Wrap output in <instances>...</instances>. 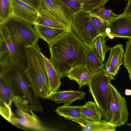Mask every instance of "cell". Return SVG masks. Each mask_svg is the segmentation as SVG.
<instances>
[{
	"label": "cell",
	"mask_w": 131,
	"mask_h": 131,
	"mask_svg": "<svg viewBox=\"0 0 131 131\" xmlns=\"http://www.w3.org/2000/svg\"><path fill=\"white\" fill-rule=\"evenodd\" d=\"M88 63L87 66L91 73L104 68L105 65L99 55L93 50L88 48L86 49Z\"/></svg>",
	"instance_id": "cell-24"
},
{
	"label": "cell",
	"mask_w": 131,
	"mask_h": 131,
	"mask_svg": "<svg viewBox=\"0 0 131 131\" xmlns=\"http://www.w3.org/2000/svg\"><path fill=\"white\" fill-rule=\"evenodd\" d=\"M123 64L128 72L131 81V39L127 41L123 58Z\"/></svg>",
	"instance_id": "cell-29"
},
{
	"label": "cell",
	"mask_w": 131,
	"mask_h": 131,
	"mask_svg": "<svg viewBox=\"0 0 131 131\" xmlns=\"http://www.w3.org/2000/svg\"><path fill=\"white\" fill-rule=\"evenodd\" d=\"M106 37L102 36H97L94 46L93 50L99 55L103 62L105 60L106 53L111 49V48L107 46L105 44Z\"/></svg>",
	"instance_id": "cell-26"
},
{
	"label": "cell",
	"mask_w": 131,
	"mask_h": 131,
	"mask_svg": "<svg viewBox=\"0 0 131 131\" xmlns=\"http://www.w3.org/2000/svg\"><path fill=\"white\" fill-rule=\"evenodd\" d=\"M12 12L14 17L27 22L32 25L35 24L38 16V10L20 0H10Z\"/></svg>",
	"instance_id": "cell-9"
},
{
	"label": "cell",
	"mask_w": 131,
	"mask_h": 131,
	"mask_svg": "<svg viewBox=\"0 0 131 131\" xmlns=\"http://www.w3.org/2000/svg\"><path fill=\"white\" fill-rule=\"evenodd\" d=\"M34 27L39 38L46 41L48 45L68 31L37 24L34 25Z\"/></svg>",
	"instance_id": "cell-18"
},
{
	"label": "cell",
	"mask_w": 131,
	"mask_h": 131,
	"mask_svg": "<svg viewBox=\"0 0 131 131\" xmlns=\"http://www.w3.org/2000/svg\"><path fill=\"white\" fill-rule=\"evenodd\" d=\"M0 25V35L7 44L15 59L23 66L22 61L17 51L8 31L4 24Z\"/></svg>",
	"instance_id": "cell-25"
},
{
	"label": "cell",
	"mask_w": 131,
	"mask_h": 131,
	"mask_svg": "<svg viewBox=\"0 0 131 131\" xmlns=\"http://www.w3.org/2000/svg\"><path fill=\"white\" fill-rule=\"evenodd\" d=\"M81 127L82 131H115L116 127L113 124L106 120L93 121L89 120L86 123H79Z\"/></svg>",
	"instance_id": "cell-20"
},
{
	"label": "cell",
	"mask_w": 131,
	"mask_h": 131,
	"mask_svg": "<svg viewBox=\"0 0 131 131\" xmlns=\"http://www.w3.org/2000/svg\"><path fill=\"white\" fill-rule=\"evenodd\" d=\"M10 50L3 38L0 35V53Z\"/></svg>",
	"instance_id": "cell-34"
},
{
	"label": "cell",
	"mask_w": 131,
	"mask_h": 131,
	"mask_svg": "<svg viewBox=\"0 0 131 131\" xmlns=\"http://www.w3.org/2000/svg\"><path fill=\"white\" fill-rule=\"evenodd\" d=\"M0 114L9 122L14 114L11 108V106L5 102L0 99Z\"/></svg>",
	"instance_id": "cell-31"
},
{
	"label": "cell",
	"mask_w": 131,
	"mask_h": 131,
	"mask_svg": "<svg viewBox=\"0 0 131 131\" xmlns=\"http://www.w3.org/2000/svg\"><path fill=\"white\" fill-rule=\"evenodd\" d=\"M91 73L87 66L84 65L71 70L68 73L67 76L70 80L75 81L81 89L85 85H88Z\"/></svg>",
	"instance_id": "cell-17"
},
{
	"label": "cell",
	"mask_w": 131,
	"mask_h": 131,
	"mask_svg": "<svg viewBox=\"0 0 131 131\" xmlns=\"http://www.w3.org/2000/svg\"><path fill=\"white\" fill-rule=\"evenodd\" d=\"M3 24L8 31L12 39L25 47L37 44L39 37L30 24L12 17Z\"/></svg>",
	"instance_id": "cell-7"
},
{
	"label": "cell",
	"mask_w": 131,
	"mask_h": 131,
	"mask_svg": "<svg viewBox=\"0 0 131 131\" xmlns=\"http://www.w3.org/2000/svg\"><path fill=\"white\" fill-rule=\"evenodd\" d=\"M34 7L38 10L42 8V5L41 0H20Z\"/></svg>",
	"instance_id": "cell-33"
},
{
	"label": "cell",
	"mask_w": 131,
	"mask_h": 131,
	"mask_svg": "<svg viewBox=\"0 0 131 131\" xmlns=\"http://www.w3.org/2000/svg\"><path fill=\"white\" fill-rule=\"evenodd\" d=\"M85 94L83 91H57L51 94L49 99L57 103H62L64 105H70L75 101L83 99Z\"/></svg>",
	"instance_id": "cell-14"
},
{
	"label": "cell",
	"mask_w": 131,
	"mask_h": 131,
	"mask_svg": "<svg viewBox=\"0 0 131 131\" xmlns=\"http://www.w3.org/2000/svg\"><path fill=\"white\" fill-rule=\"evenodd\" d=\"M123 12L126 14L131 15V0H128Z\"/></svg>",
	"instance_id": "cell-35"
},
{
	"label": "cell",
	"mask_w": 131,
	"mask_h": 131,
	"mask_svg": "<svg viewBox=\"0 0 131 131\" xmlns=\"http://www.w3.org/2000/svg\"><path fill=\"white\" fill-rule=\"evenodd\" d=\"M115 103L114 117L109 122L116 127L124 125L127 122L129 115L126 99L111 83Z\"/></svg>",
	"instance_id": "cell-10"
},
{
	"label": "cell",
	"mask_w": 131,
	"mask_h": 131,
	"mask_svg": "<svg viewBox=\"0 0 131 131\" xmlns=\"http://www.w3.org/2000/svg\"><path fill=\"white\" fill-rule=\"evenodd\" d=\"M82 106L64 105L58 107L56 112L59 115L66 119H70L78 124H85L89 120L84 118L80 113Z\"/></svg>",
	"instance_id": "cell-16"
},
{
	"label": "cell",
	"mask_w": 131,
	"mask_h": 131,
	"mask_svg": "<svg viewBox=\"0 0 131 131\" xmlns=\"http://www.w3.org/2000/svg\"><path fill=\"white\" fill-rule=\"evenodd\" d=\"M42 8L51 13L64 24L72 28L73 13L57 0H41Z\"/></svg>",
	"instance_id": "cell-11"
},
{
	"label": "cell",
	"mask_w": 131,
	"mask_h": 131,
	"mask_svg": "<svg viewBox=\"0 0 131 131\" xmlns=\"http://www.w3.org/2000/svg\"><path fill=\"white\" fill-rule=\"evenodd\" d=\"M73 13L83 10L93 12L103 7L108 0H57Z\"/></svg>",
	"instance_id": "cell-12"
},
{
	"label": "cell",
	"mask_w": 131,
	"mask_h": 131,
	"mask_svg": "<svg viewBox=\"0 0 131 131\" xmlns=\"http://www.w3.org/2000/svg\"><path fill=\"white\" fill-rule=\"evenodd\" d=\"M15 60L10 50L0 53V77L3 75Z\"/></svg>",
	"instance_id": "cell-27"
},
{
	"label": "cell",
	"mask_w": 131,
	"mask_h": 131,
	"mask_svg": "<svg viewBox=\"0 0 131 131\" xmlns=\"http://www.w3.org/2000/svg\"><path fill=\"white\" fill-rule=\"evenodd\" d=\"M72 29L89 49L93 51L97 34L90 18L89 11L79 10L73 14Z\"/></svg>",
	"instance_id": "cell-6"
},
{
	"label": "cell",
	"mask_w": 131,
	"mask_h": 131,
	"mask_svg": "<svg viewBox=\"0 0 131 131\" xmlns=\"http://www.w3.org/2000/svg\"><path fill=\"white\" fill-rule=\"evenodd\" d=\"M13 103L16 108V114H14L9 122L10 123L35 131L53 130L43 124L33 112L34 110L20 97L15 95Z\"/></svg>",
	"instance_id": "cell-5"
},
{
	"label": "cell",
	"mask_w": 131,
	"mask_h": 131,
	"mask_svg": "<svg viewBox=\"0 0 131 131\" xmlns=\"http://www.w3.org/2000/svg\"><path fill=\"white\" fill-rule=\"evenodd\" d=\"M38 11V15L35 24L63 29L68 31L72 29V28L64 24L43 8H41Z\"/></svg>",
	"instance_id": "cell-15"
},
{
	"label": "cell",
	"mask_w": 131,
	"mask_h": 131,
	"mask_svg": "<svg viewBox=\"0 0 131 131\" xmlns=\"http://www.w3.org/2000/svg\"><path fill=\"white\" fill-rule=\"evenodd\" d=\"M93 12L96 15L107 22L120 16L114 14L110 9H106L103 7H100Z\"/></svg>",
	"instance_id": "cell-30"
},
{
	"label": "cell",
	"mask_w": 131,
	"mask_h": 131,
	"mask_svg": "<svg viewBox=\"0 0 131 131\" xmlns=\"http://www.w3.org/2000/svg\"><path fill=\"white\" fill-rule=\"evenodd\" d=\"M48 45L49 60L61 78L76 67L87 65L88 48L72 29Z\"/></svg>",
	"instance_id": "cell-1"
},
{
	"label": "cell",
	"mask_w": 131,
	"mask_h": 131,
	"mask_svg": "<svg viewBox=\"0 0 131 131\" xmlns=\"http://www.w3.org/2000/svg\"><path fill=\"white\" fill-rule=\"evenodd\" d=\"M124 94L127 96L131 95V90L127 89H126L125 90Z\"/></svg>",
	"instance_id": "cell-36"
},
{
	"label": "cell",
	"mask_w": 131,
	"mask_h": 131,
	"mask_svg": "<svg viewBox=\"0 0 131 131\" xmlns=\"http://www.w3.org/2000/svg\"><path fill=\"white\" fill-rule=\"evenodd\" d=\"M43 57L49 79L51 94L58 90L61 84V78L49 59L43 55Z\"/></svg>",
	"instance_id": "cell-19"
},
{
	"label": "cell",
	"mask_w": 131,
	"mask_h": 131,
	"mask_svg": "<svg viewBox=\"0 0 131 131\" xmlns=\"http://www.w3.org/2000/svg\"><path fill=\"white\" fill-rule=\"evenodd\" d=\"M110 83L108 84L109 89V110L110 120H111L113 118L114 112L115 103L113 95L112 89Z\"/></svg>",
	"instance_id": "cell-32"
},
{
	"label": "cell",
	"mask_w": 131,
	"mask_h": 131,
	"mask_svg": "<svg viewBox=\"0 0 131 131\" xmlns=\"http://www.w3.org/2000/svg\"><path fill=\"white\" fill-rule=\"evenodd\" d=\"M26 70L15 60L1 77H4L9 82L14 88L15 94L16 91H18V96L34 111L42 112L43 107L26 73Z\"/></svg>",
	"instance_id": "cell-3"
},
{
	"label": "cell",
	"mask_w": 131,
	"mask_h": 131,
	"mask_svg": "<svg viewBox=\"0 0 131 131\" xmlns=\"http://www.w3.org/2000/svg\"><path fill=\"white\" fill-rule=\"evenodd\" d=\"M108 59L104 64L105 69L108 73L115 76L123 64L124 50L123 45L119 44L111 47Z\"/></svg>",
	"instance_id": "cell-13"
},
{
	"label": "cell",
	"mask_w": 131,
	"mask_h": 131,
	"mask_svg": "<svg viewBox=\"0 0 131 131\" xmlns=\"http://www.w3.org/2000/svg\"><path fill=\"white\" fill-rule=\"evenodd\" d=\"M16 95L11 83L3 77H0V99L11 106Z\"/></svg>",
	"instance_id": "cell-22"
},
{
	"label": "cell",
	"mask_w": 131,
	"mask_h": 131,
	"mask_svg": "<svg viewBox=\"0 0 131 131\" xmlns=\"http://www.w3.org/2000/svg\"><path fill=\"white\" fill-rule=\"evenodd\" d=\"M80 113L85 119L93 121L101 120V113L94 102L89 101L82 106Z\"/></svg>",
	"instance_id": "cell-21"
},
{
	"label": "cell",
	"mask_w": 131,
	"mask_h": 131,
	"mask_svg": "<svg viewBox=\"0 0 131 131\" xmlns=\"http://www.w3.org/2000/svg\"><path fill=\"white\" fill-rule=\"evenodd\" d=\"M91 20L98 36H107V31L109 28L108 23L96 15L93 12L89 11Z\"/></svg>",
	"instance_id": "cell-23"
},
{
	"label": "cell",
	"mask_w": 131,
	"mask_h": 131,
	"mask_svg": "<svg viewBox=\"0 0 131 131\" xmlns=\"http://www.w3.org/2000/svg\"><path fill=\"white\" fill-rule=\"evenodd\" d=\"M10 0H0V25L5 23L12 17Z\"/></svg>",
	"instance_id": "cell-28"
},
{
	"label": "cell",
	"mask_w": 131,
	"mask_h": 131,
	"mask_svg": "<svg viewBox=\"0 0 131 131\" xmlns=\"http://www.w3.org/2000/svg\"><path fill=\"white\" fill-rule=\"evenodd\" d=\"M28 66L26 72L38 97L49 99L51 93L43 54L36 44L25 47Z\"/></svg>",
	"instance_id": "cell-2"
},
{
	"label": "cell",
	"mask_w": 131,
	"mask_h": 131,
	"mask_svg": "<svg viewBox=\"0 0 131 131\" xmlns=\"http://www.w3.org/2000/svg\"><path fill=\"white\" fill-rule=\"evenodd\" d=\"M115 79L114 76L108 73L105 69L103 68L92 73L88 85L89 91L102 117L108 121L110 120L108 84L112 80Z\"/></svg>",
	"instance_id": "cell-4"
},
{
	"label": "cell",
	"mask_w": 131,
	"mask_h": 131,
	"mask_svg": "<svg viewBox=\"0 0 131 131\" xmlns=\"http://www.w3.org/2000/svg\"><path fill=\"white\" fill-rule=\"evenodd\" d=\"M108 23L109 29L107 33L109 38L131 39V15L123 12L119 17Z\"/></svg>",
	"instance_id": "cell-8"
},
{
	"label": "cell",
	"mask_w": 131,
	"mask_h": 131,
	"mask_svg": "<svg viewBox=\"0 0 131 131\" xmlns=\"http://www.w3.org/2000/svg\"><path fill=\"white\" fill-rule=\"evenodd\" d=\"M127 126H131V123H127Z\"/></svg>",
	"instance_id": "cell-37"
}]
</instances>
